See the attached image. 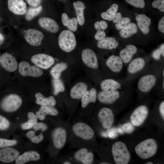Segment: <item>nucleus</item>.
<instances>
[{"label": "nucleus", "instance_id": "f257e3e1", "mask_svg": "<svg viewBox=\"0 0 164 164\" xmlns=\"http://www.w3.org/2000/svg\"><path fill=\"white\" fill-rule=\"evenodd\" d=\"M158 145L156 141L152 138L145 140L135 148L137 154L142 159H147L153 156L156 153Z\"/></svg>", "mask_w": 164, "mask_h": 164}, {"label": "nucleus", "instance_id": "f03ea898", "mask_svg": "<svg viewBox=\"0 0 164 164\" xmlns=\"http://www.w3.org/2000/svg\"><path fill=\"white\" fill-rule=\"evenodd\" d=\"M112 152L114 160L117 164H127L131 158L130 154L125 144L121 141L113 144Z\"/></svg>", "mask_w": 164, "mask_h": 164}, {"label": "nucleus", "instance_id": "7ed1b4c3", "mask_svg": "<svg viewBox=\"0 0 164 164\" xmlns=\"http://www.w3.org/2000/svg\"><path fill=\"white\" fill-rule=\"evenodd\" d=\"M58 43L60 48L66 52L73 50L76 45V40L74 33L70 30L62 31L58 38Z\"/></svg>", "mask_w": 164, "mask_h": 164}, {"label": "nucleus", "instance_id": "20e7f679", "mask_svg": "<svg viewBox=\"0 0 164 164\" xmlns=\"http://www.w3.org/2000/svg\"><path fill=\"white\" fill-rule=\"evenodd\" d=\"M22 101L18 95L11 94L4 97L0 103V107L3 111L12 112L18 110L21 106Z\"/></svg>", "mask_w": 164, "mask_h": 164}, {"label": "nucleus", "instance_id": "39448f33", "mask_svg": "<svg viewBox=\"0 0 164 164\" xmlns=\"http://www.w3.org/2000/svg\"><path fill=\"white\" fill-rule=\"evenodd\" d=\"M19 70L21 75L24 76L38 77L42 76L43 72L36 66L30 65L26 61H22L19 64Z\"/></svg>", "mask_w": 164, "mask_h": 164}, {"label": "nucleus", "instance_id": "423d86ee", "mask_svg": "<svg viewBox=\"0 0 164 164\" xmlns=\"http://www.w3.org/2000/svg\"><path fill=\"white\" fill-rule=\"evenodd\" d=\"M35 66L43 69L51 67L54 63V59L52 56L43 53H39L33 56L31 59Z\"/></svg>", "mask_w": 164, "mask_h": 164}, {"label": "nucleus", "instance_id": "0eeeda50", "mask_svg": "<svg viewBox=\"0 0 164 164\" xmlns=\"http://www.w3.org/2000/svg\"><path fill=\"white\" fill-rule=\"evenodd\" d=\"M149 114L147 107L144 105H141L137 107L132 114L131 121L135 126L141 125L146 118Z\"/></svg>", "mask_w": 164, "mask_h": 164}, {"label": "nucleus", "instance_id": "6e6552de", "mask_svg": "<svg viewBox=\"0 0 164 164\" xmlns=\"http://www.w3.org/2000/svg\"><path fill=\"white\" fill-rule=\"evenodd\" d=\"M73 130L76 135L86 140L91 139L94 135V132L91 127L83 122H78L74 125Z\"/></svg>", "mask_w": 164, "mask_h": 164}, {"label": "nucleus", "instance_id": "1a4fd4ad", "mask_svg": "<svg viewBox=\"0 0 164 164\" xmlns=\"http://www.w3.org/2000/svg\"><path fill=\"white\" fill-rule=\"evenodd\" d=\"M157 78L152 74H148L142 77L138 80L137 87L141 91L146 93L150 91L155 85Z\"/></svg>", "mask_w": 164, "mask_h": 164}, {"label": "nucleus", "instance_id": "9d476101", "mask_svg": "<svg viewBox=\"0 0 164 164\" xmlns=\"http://www.w3.org/2000/svg\"><path fill=\"white\" fill-rule=\"evenodd\" d=\"M44 38L41 31L34 29H30L27 30L24 35L25 40L30 45L38 46L40 45Z\"/></svg>", "mask_w": 164, "mask_h": 164}, {"label": "nucleus", "instance_id": "9b49d317", "mask_svg": "<svg viewBox=\"0 0 164 164\" xmlns=\"http://www.w3.org/2000/svg\"><path fill=\"white\" fill-rule=\"evenodd\" d=\"M98 117L104 128L109 129L112 126L114 120V115L110 108L104 107L101 109L98 113Z\"/></svg>", "mask_w": 164, "mask_h": 164}, {"label": "nucleus", "instance_id": "f8f14e48", "mask_svg": "<svg viewBox=\"0 0 164 164\" xmlns=\"http://www.w3.org/2000/svg\"><path fill=\"white\" fill-rule=\"evenodd\" d=\"M0 64L3 68L9 72L15 71L18 66L17 61L15 57L7 52L3 53L1 56Z\"/></svg>", "mask_w": 164, "mask_h": 164}, {"label": "nucleus", "instance_id": "ddd939ff", "mask_svg": "<svg viewBox=\"0 0 164 164\" xmlns=\"http://www.w3.org/2000/svg\"><path fill=\"white\" fill-rule=\"evenodd\" d=\"M81 57L83 63L88 67L93 69L98 68V63L97 56L92 50L88 48L83 50Z\"/></svg>", "mask_w": 164, "mask_h": 164}, {"label": "nucleus", "instance_id": "4468645a", "mask_svg": "<svg viewBox=\"0 0 164 164\" xmlns=\"http://www.w3.org/2000/svg\"><path fill=\"white\" fill-rule=\"evenodd\" d=\"M120 96V92L118 90H102L98 94L97 98L102 103L111 104L115 102Z\"/></svg>", "mask_w": 164, "mask_h": 164}, {"label": "nucleus", "instance_id": "2eb2a0df", "mask_svg": "<svg viewBox=\"0 0 164 164\" xmlns=\"http://www.w3.org/2000/svg\"><path fill=\"white\" fill-rule=\"evenodd\" d=\"M52 137L55 147L57 149H61L64 146L66 142V131L62 128H56L53 132Z\"/></svg>", "mask_w": 164, "mask_h": 164}, {"label": "nucleus", "instance_id": "dca6fc26", "mask_svg": "<svg viewBox=\"0 0 164 164\" xmlns=\"http://www.w3.org/2000/svg\"><path fill=\"white\" fill-rule=\"evenodd\" d=\"M7 5L9 9L15 15H24L27 10L26 4L23 0H8Z\"/></svg>", "mask_w": 164, "mask_h": 164}, {"label": "nucleus", "instance_id": "f3484780", "mask_svg": "<svg viewBox=\"0 0 164 164\" xmlns=\"http://www.w3.org/2000/svg\"><path fill=\"white\" fill-rule=\"evenodd\" d=\"M38 23L43 29L51 33H55L59 30L58 25L55 20L51 18L41 17L39 19Z\"/></svg>", "mask_w": 164, "mask_h": 164}, {"label": "nucleus", "instance_id": "a211bd4d", "mask_svg": "<svg viewBox=\"0 0 164 164\" xmlns=\"http://www.w3.org/2000/svg\"><path fill=\"white\" fill-rule=\"evenodd\" d=\"M123 62L119 56L112 55L107 60L106 63L108 68L115 73L120 72L123 66Z\"/></svg>", "mask_w": 164, "mask_h": 164}, {"label": "nucleus", "instance_id": "6ab92c4d", "mask_svg": "<svg viewBox=\"0 0 164 164\" xmlns=\"http://www.w3.org/2000/svg\"><path fill=\"white\" fill-rule=\"evenodd\" d=\"M19 152L16 149L7 148L0 149V161L4 162H11L17 158Z\"/></svg>", "mask_w": 164, "mask_h": 164}, {"label": "nucleus", "instance_id": "aec40b11", "mask_svg": "<svg viewBox=\"0 0 164 164\" xmlns=\"http://www.w3.org/2000/svg\"><path fill=\"white\" fill-rule=\"evenodd\" d=\"M136 47L132 45H128L122 50L119 53V56L124 63H127L131 60L133 56L137 52Z\"/></svg>", "mask_w": 164, "mask_h": 164}, {"label": "nucleus", "instance_id": "412c9836", "mask_svg": "<svg viewBox=\"0 0 164 164\" xmlns=\"http://www.w3.org/2000/svg\"><path fill=\"white\" fill-rule=\"evenodd\" d=\"M137 25L140 30L144 34H148L149 31V27L151 23V19L143 14L138 15L136 17Z\"/></svg>", "mask_w": 164, "mask_h": 164}, {"label": "nucleus", "instance_id": "4be33fe9", "mask_svg": "<svg viewBox=\"0 0 164 164\" xmlns=\"http://www.w3.org/2000/svg\"><path fill=\"white\" fill-rule=\"evenodd\" d=\"M40 158V155L36 152L29 151L19 156L16 159L15 162L16 164H23L30 161L38 160Z\"/></svg>", "mask_w": 164, "mask_h": 164}, {"label": "nucleus", "instance_id": "5701e85b", "mask_svg": "<svg viewBox=\"0 0 164 164\" xmlns=\"http://www.w3.org/2000/svg\"><path fill=\"white\" fill-rule=\"evenodd\" d=\"M145 62L141 57H137L130 62L127 68L128 72L130 74H134L142 70L145 67Z\"/></svg>", "mask_w": 164, "mask_h": 164}, {"label": "nucleus", "instance_id": "b1692460", "mask_svg": "<svg viewBox=\"0 0 164 164\" xmlns=\"http://www.w3.org/2000/svg\"><path fill=\"white\" fill-rule=\"evenodd\" d=\"M74 157L77 160L84 164H90L92 162L94 155L91 152H88L86 148H83L77 151L75 154Z\"/></svg>", "mask_w": 164, "mask_h": 164}, {"label": "nucleus", "instance_id": "393cba45", "mask_svg": "<svg viewBox=\"0 0 164 164\" xmlns=\"http://www.w3.org/2000/svg\"><path fill=\"white\" fill-rule=\"evenodd\" d=\"M87 84L83 82H79L76 84L71 89L70 95L73 99H79L82 97L87 91Z\"/></svg>", "mask_w": 164, "mask_h": 164}, {"label": "nucleus", "instance_id": "a878e982", "mask_svg": "<svg viewBox=\"0 0 164 164\" xmlns=\"http://www.w3.org/2000/svg\"><path fill=\"white\" fill-rule=\"evenodd\" d=\"M118 45V43L113 37H105L99 40L97 43V46L102 49L112 50L116 48Z\"/></svg>", "mask_w": 164, "mask_h": 164}, {"label": "nucleus", "instance_id": "bb28decb", "mask_svg": "<svg viewBox=\"0 0 164 164\" xmlns=\"http://www.w3.org/2000/svg\"><path fill=\"white\" fill-rule=\"evenodd\" d=\"M101 88L103 91L118 90L121 88V84L112 79H107L102 80L100 84Z\"/></svg>", "mask_w": 164, "mask_h": 164}, {"label": "nucleus", "instance_id": "cd10ccee", "mask_svg": "<svg viewBox=\"0 0 164 164\" xmlns=\"http://www.w3.org/2000/svg\"><path fill=\"white\" fill-rule=\"evenodd\" d=\"M58 114V111L55 108L49 105L41 106L39 111L36 112L37 118L41 120H44L47 114L55 116Z\"/></svg>", "mask_w": 164, "mask_h": 164}, {"label": "nucleus", "instance_id": "c85d7f7f", "mask_svg": "<svg viewBox=\"0 0 164 164\" xmlns=\"http://www.w3.org/2000/svg\"><path fill=\"white\" fill-rule=\"evenodd\" d=\"M73 4L76 11L78 23L80 26H82L85 22L84 11L86 8V6L80 1L74 2Z\"/></svg>", "mask_w": 164, "mask_h": 164}, {"label": "nucleus", "instance_id": "c756f323", "mask_svg": "<svg viewBox=\"0 0 164 164\" xmlns=\"http://www.w3.org/2000/svg\"><path fill=\"white\" fill-rule=\"evenodd\" d=\"M97 99V92L94 88H91L90 91H87L81 97V106L85 108L91 103H95Z\"/></svg>", "mask_w": 164, "mask_h": 164}, {"label": "nucleus", "instance_id": "7c9ffc66", "mask_svg": "<svg viewBox=\"0 0 164 164\" xmlns=\"http://www.w3.org/2000/svg\"><path fill=\"white\" fill-rule=\"evenodd\" d=\"M35 96L36 98V103L41 106H54L56 104V101L53 96H50L46 97L41 93H38L35 94Z\"/></svg>", "mask_w": 164, "mask_h": 164}, {"label": "nucleus", "instance_id": "2f4dec72", "mask_svg": "<svg viewBox=\"0 0 164 164\" xmlns=\"http://www.w3.org/2000/svg\"><path fill=\"white\" fill-rule=\"evenodd\" d=\"M61 20L63 26H66L69 30L73 32L77 30L78 23L77 18L73 17L70 19L67 14L64 13L62 15Z\"/></svg>", "mask_w": 164, "mask_h": 164}, {"label": "nucleus", "instance_id": "473e14b6", "mask_svg": "<svg viewBox=\"0 0 164 164\" xmlns=\"http://www.w3.org/2000/svg\"><path fill=\"white\" fill-rule=\"evenodd\" d=\"M138 29L136 24L134 23H129L119 32L120 36L123 38L126 39L137 33Z\"/></svg>", "mask_w": 164, "mask_h": 164}, {"label": "nucleus", "instance_id": "72a5a7b5", "mask_svg": "<svg viewBox=\"0 0 164 164\" xmlns=\"http://www.w3.org/2000/svg\"><path fill=\"white\" fill-rule=\"evenodd\" d=\"M113 22L115 24L116 29L121 30L130 22V19L128 17H123L120 12L117 13L114 18Z\"/></svg>", "mask_w": 164, "mask_h": 164}, {"label": "nucleus", "instance_id": "f704fd0d", "mask_svg": "<svg viewBox=\"0 0 164 164\" xmlns=\"http://www.w3.org/2000/svg\"><path fill=\"white\" fill-rule=\"evenodd\" d=\"M67 68V65L66 63L62 62L57 63L52 68L50 73L53 78H59L62 72Z\"/></svg>", "mask_w": 164, "mask_h": 164}, {"label": "nucleus", "instance_id": "c9c22d12", "mask_svg": "<svg viewBox=\"0 0 164 164\" xmlns=\"http://www.w3.org/2000/svg\"><path fill=\"white\" fill-rule=\"evenodd\" d=\"M118 8V6L117 4H113L106 12H103L101 13V17L104 20L109 21L112 20L117 13Z\"/></svg>", "mask_w": 164, "mask_h": 164}, {"label": "nucleus", "instance_id": "e433bc0d", "mask_svg": "<svg viewBox=\"0 0 164 164\" xmlns=\"http://www.w3.org/2000/svg\"><path fill=\"white\" fill-rule=\"evenodd\" d=\"M28 121L21 124V127L23 129H30L37 123V117L36 115L32 112H29L27 114Z\"/></svg>", "mask_w": 164, "mask_h": 164}, {"label": "nucleus", "instance_id": "4c0bfd02", "mask_svg": "<svg viewBox=\"0 0 164 164\" xmlns=\"http://www.w3.org/2000/svg\"><path fill=\"white\" fill-rule=\"evenodd\" d=\"M42 6L39 5L36 7H29L26 13L25 18L28 21L32 20L42 11Z\"/></svg>", "mask_w": 164, "mask_h": 164}, {"label": "nucleus", "instance_id": "58836bf2", "mask_svg": "<svg viewBox=\"0 0 164 164\" xmlns=\"http://www.w3.org/2000/svg\"><path fill=\"white\" fill-rule=\"evenodd\" d=\"M52 83L55 95H57L60 92H63L65 91V88L63 83L59 78H53L52 80Z\"/></svg>", "mask_w": 164, "mask_h": 164}, {"label": "nucleus", "instance_id": "ea45409f", "mask_svg": "<svg viewBox=\"0 0 164 164\" xmlns=\"http://www.w3.org/2000/svg\"><path fill=\"white\" fill-rule=\"evenodd\" d=\"M26 135L32 142L34 143H38L41 141L43 138V136L42 133L36 136L35 134V132L32 131H29L27 132Z\"/></svg>", "mask_w": 164, "mask_h": 164}, {"label": "nucleus", "instance_id": "a19ab883", "mask_svg": "<svg viewBox=\"0 0 164 164\" xmlns=\"http://www.w3.org/2000/svg\"><path fill=\"white\" fill-rule=\"evenodd\" d=\"M17 142L15 140H8L0 138V148L15 145Z\"/></svg>", "mask_w": 164, "mask_h": 164}, {"label": "nucleus", "instance_id": "79ce46f5", "mask_svg": "<svg viewBox=\"0 0 164 164\" xmlns=\"http://www.w3.org/2000/svg\"><path fill=\"white\" fill-rule=\"evenodd\" d=\"M129 4L139 8H143L145 6L144 0H125Z\"/></svg>", "mask_w": 164, "mask_h": 164}, {"label": "nucleus", "instance_id": "37998d69", "mask_svg": "<svg viewBox=\"0 0 164 164\" xmlns=\"http://www.w3.org/2000/svg\"><path fill=\"white\" fill-rule=\"evenodd\" d=\"M164 56V44H162L160 48L155 50L152 53V56L154 59L159 60L160 59L161 55Z\"/></svg>", "mask_w": 164, "mask_h": 164}, {"label": "nucleus", "instance_id": "c03bdc74", "mask_svg": "<svg viewBox=\"0 0 164 164\" xmlns=\"http://www.w3.org/2000/svg\"><path fill=\"white\" fill-rule=\"evenodd\" d=\"M94 27L97 31H104L107 28L108 24L104 21H97L94 23Z\"/></svg>", "mask_w": 164, "mask_h": 164}, {"label": "nucleus", "instance_id": "a18cd8bd", "mask_svg": "<svg viewBox=\"0 0 164 164\" xmlns=\"http://www.w3.org/2000/svg\"><path fill=\"white\" fill-rule=\"evenodd\" d=\"M153 7L157 8L162 12H164V0H155L152 3Z\"/></svg>", "mask_w": 164, "mask_h": 164}, {"label": "nucleus", "instance_id": "49530a36", "mask_svg": "<svg viewBox=\"0 0 164 164\" xmlns=\"http://www.w3.org/2000/svg\"><path fill=\"white\" fill-rule=\"evenodd\" d=\"M10 125L9 121L5 117L0 115V130H5L8 129Z\"/></svg>", "mask_w": 164, "mask_h": 164}, {"label": "nucleus", "instance_id": "de8ad7c7", "mask_svg": "<svg viewBox=\"0 0 164 164\" xmlns=\"http://www.w3.org/2000/svg\"><path fill=\"white\" fill-rule=\"evenodd\" d=\"M122 127L125 132L128 133H132L134 129L132 125L129 122L124 124Z\"/></svg>", "mask_w": 164, "mask_h": 164}, {"label": "nucleus", "instance_id": "09e8293b", "mask_svg": "<svg viewBox=\"0 0 164 164\" xmlns=\"http://www.w3.org/2000/svg\"><path fill=\"white\" fill-rule=\"evenodd\" d=\"M34 129L36 131L41 130L42 132L45 131L47 128V125L42 123H37L33 127Z\"/></svg>", "mask_w": 164, "mask_h": 164}, {"label": "nucleus", "instance_id": "8fccbe9b", "mask_svg": "<svg viewBox=\"0 0 164 164\" xmlns=\"http://www.w3.org/2000/svg\"><path fill=\"white\" fill-rule=\"evenodd\" d=\"M106 34L104 31H97V32L94 35V38L97 40H100L106 36Z\"/></svg>", "mask_w": 164, "mask_h": 164}, {"label": "nucleus", "instance_id": "3c124183", "mask_svg": "<svg viewBox=\"0 0 164 164\" xmlns=\"http://www.w3.org/2000/svg\"><path fill=\"white\" fill-rule=\"evenodd\" d=\"M118 132L117 130L115 128H112L109 129L107 133L108 136L111 138H114L117 136Z\"/></svg>", "mask_w": 164, "mask_h": 164}, {"label": "nucleus", "instance_id": "603ef678", "mask_svg": "<svg viewBox=\"0 0 164 164\" xmlns=\"http://www.w3.org/2000/svg\"><path fill=\"white\" fill-rule=\"evenodd\" d=\"M27 3L33 7H36L39 5L42 0H26Z\"/></svg>", "mask_w": 164, "mask_h": 164}, {"label": "nucleus", "instance_id": "864d4df0", "mask_svg": "<svg viewBox=\"0 0 164 164\" xmlns=\"http://www.w3.org/2000/svg\"><path fill=\"white\" fill-rule=\"evenodd\" d=\"M158 29L162 33H164V17L159 20L158 25Z\"/></svg>", "mask_w": 164, "mask_h": 164}, {"label": "nucleus", "instance_id": "5fc2aeb1", "mask_svg": "<svg viewBox=\"0 0 164 164\" xmlns=\"http://www.w3.org/2000/svg\"><path fill=\"white\" fill-rule=\"evenodd\" d=\"M159 112L162 118L164 119V101H162L160 104L159 107Z\"/></svg>", "mask_w": 164, "mask_h": 164}, {"label": "nucleus", "instance_id": "6e6d98bb", "mask_svg": "<svg viewBox=\"0 0 164 164\" xmlns=\"http://www.w3.org/2000/svg\"><path fill=\"white\" fill-rule=\"evenodd\" d=\"M118 132H119L120 134H123L125 131L122 128V127L118 128L117 129Z\"/></svg>", "mask_w": 164, "mask_h": 164}, {"label": "nucleus", "instance_id": "4d7b16f0", "mask_svg": "<svg viewBox=\"0 0 164 164\" xmlns=\"http://www.w3.org/2000/svg\"><path fill=\"white\" fill-rule=\"evenodd\" d=\"M4 39V36L1 33H0V45L3 43Z\"/></svg>", "mask_w": 164, "mask_h": 164}, {"label": "nucleus", "instance_id": "13d9d810", "mask_svg": "<svg viewBox=\"0 0 164 164\" xmlns=\"http://www.w3.org/2000/svg\"><path fill=\"white\" fill-rule=\"evenodd\" d=\"M102 135L104 137H107L108 136V133L107 132H104L102 133Z\"/></svg>", "mask_w": 164, "mask_h": 164}, {"label": "nucleus", "instance_id": "bf43d9fd", "mask_svg": "<svg viewBox=\"0 0 164 164\" xmlns=\"http://www.w3.org/2000/svg\"><path fill=\"white\" fill-rule=\"evenodd\" d=\"M63 164H70V163L68 162H64Z\"/></svg>", "mask_w": 164, "mask_h": 164}, {"label": "nucleus", "instance_id": "052dcab7", "mask_svg": "<svg viewBox=\"0 0 164 164\" xmlns=\"http://www.w3.org/2000/svg\"><path fill=\"white\" fill-rule=\"evenodd\" d=\"M153 163L151 162H149L146 163V164H152Z\"/></svg>", "mask_w": 164, "mask_h": 164}, {"label": "nucleus", "instance_id": "680f3d73", "mask_svg": "<svg viewBox=\"0 0 164 164\" xmlns=\"http://www.w3.org/2000/svg\"><path fill=\"white\" fill-rule=\"evenodd\" d=\"M100 164H109V163H107V162H101Z\"/></svg>", "mask_w": 164, "mask_h": 164}, {"label": "nucleus", "instance_id": "e2e57ef3", "mask_svg": "<svg viewBox=\"0 0 164 164\" xmlns=\"http://www.w3.org/2000/svg\"><path fill=\"white\" fill-rule=\"evenodd\" d=\"M163 84H162V88H163V89H164V81L163 82Z\"/></svg>", "mask_w": 164, "mask_h": 164}, {"label": "nucleus", "instance_id": "0e129e2a", "mask_svg": "<svg viewBox=\"0 0 164 164\" xmlns=\"http://www.w3.org/2000/svg\"><path fill=\"white\" fill-rule=\"evenodd\" d=\"M162 75H163V76H164V70H163L162 72Z\"/></svg>", "mask_w": 164, "mask_h": 164}, {"label": "nucleus", "instance_id": "69168bd1", "mask_svg": "<svg viewBox=\"0 0 164 164\" xmlns=\"http://www.w3.org/2000/svg\"><path fill=\"white\" fill-rule=\"evenodd\" d=\"M0 58H1V56H0Z\"/></svg>", "mask_w": 164, "mask_h": 164}, {"label": "nucleus", "instance_id": "338daca9", "mask_svg": "<svg viewBox=\"0 0 164 164\" xmlns=\"http://www.w3.org/2000/svg\"></svg>", "mask_w": 164, "mask_h": 164}, {"label": "nucleus", "instance_id": "774afa93", "mask_svg": "<svg viewBox=\"0 0 164 164\" xmlns=\"http://www.w3.org/2000/svg\"></svg>", "mask_w": 164, "mask_h": 164}]
</instances>
